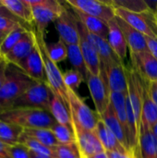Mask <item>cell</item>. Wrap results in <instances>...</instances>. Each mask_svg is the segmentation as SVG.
Here are the masks:
<instances>
[{"instance_id":"30","label":"cell","mask_w":157,"mask_h":158,"mask_svg":"<svg viewBox=\"0 0 157 158\" xmlns=\"http://www.w3.org/2000/svg\"><path fill=\"white\" fill-rule=\"evenodd\" d=\"M26 135L29 137L36 140L37 142L41 143L42 144L54 148L59 143H57L56 137L54 136L51 129H43V128H37V129H26L23 131Z\"/></svg>"},{"instance_id":"20","label":"cell","mask_w":157,"mask_h":158,"mask_svg":"<svg viewBox=\"0 0 157 158\" xmlns=\"http://www.w3.org/2000/svg\"><path fill=\"white\" fill-rule=\"evenodd\" d=\"M99 118L105 122V124L107 126V128L114 133V135L117 137V139L119 141V143L126 148V150L131 156L126 132H125V131H124L121 123L119 122L118 118H117V116L115 114V111H114L112 106L109 105L108 107L106 108V110L104 112V114L101 115Z\"/></svg>"},{"instance_id":"6","label":"cell","mask_w":157,"mask_h":158,"mask_svg":"<svg viewBox=\"0 0 157 158\" xmlns=\"http://www.w3.org/2000/svg\"><path fill=\"white\" fill-rule=\"evenodd\" d=\"M53 91L47 82L33 83L14 103V108H36L49 112Z\"/></svg>"},{"instance_id":"9","label":"cell","mask_w":157,"mask_h":158,"mask_svg":"<svg viewBox=\"0 0 157 158\" xmlns=\"http://www.w3.org/2000/svg\"><path fill=\"white\" fill-rule=\"evenodd\" d=\"M65 3L87 15L110 22L116 18L115 7L109 1L99 0H66Z\"/></svg>"},{"instance_id":"23","label":"cell","mask_w":157,"mask_h":158,"mask_svg":"<svg viewBox=\"0 0 157 158\" xmlns=\"http://www.w3.org/2000/svg\"><path fill=\"white\" fill-rule=\"evenodd\" d=\"M86 32L89 40L93 44V47L95 48L100 57L101 64H107L110 62H122L120 58L117 56V54L113 51L111 46L109 45L107 39H104L100 36L92 34L88 32L87 30Z\"/></svg>"},{"instance_id":"51","label":"cell","mask_w":157,"mask_h":158,"mask_svg":"<svg viewBox=\"0 0 157 158\" xmlns=\"http://www.w3.org/2000/svg\"><path fill=\"white\" fill-rule=\"evenodd\" d=\"M0 57H1V56H0Z\"/></svg>"},{"instance_id":"26","label":"cell","mask_w":157,"mask_h":158,"mask_svg":"<svg viewBox=\"0 0 157 158\" xmlns=\"http://www.w3.org/2000/svg\"><path fill=\"white\" fill-rule=\"evenodd\" d=\"M127 94L123 93L110 92L109 100L117 118L121 123L128 139V119H127Z\"/></svg>"},{"instance_id":"31","label":"cell","mask_w":157,"mask_h":158,"mask_svg":"<svg viewBox=\"0 0 157 158\" xmlns=\"http://www.w3.org/2000/svg\"><path fill=\"white\" fill-rule=\"evenodd\" d=\"M109 2L115 8H120L130 12L142 13L152 10L148 2L144 0H110Z\"/></svg>"},{"instance_id":"4","label":"cell","mask_w":157,"mask_h":158,"mask_svg":"<svg viewBox=\"0 0 157 158\" xmlns=\"http://www.w3.org/2000/svg\"><path fill=\"white\" fill-rule=\"evenodd\" d=\"M31 6L34 30L44 35L46 28L55 22L66 8L65 2L56 0H27Z\"/></svg>"},{"instance_id":"21","label":"cell","mask_w":157,"mask_h":158,"mask_svg":"<svg viewBox=\"0 0 157 158\" xmlns=\"http://www.w3.org/2000/svg\"><path fill=\"white\" fill-rule=\"evenodd\" d=\"M94 131L98 136L105 151H119L122 153L130 154L100 118Z\"/></svg>"},{"instance_id":"15","label":"cell","mask_w":157,"mask_h":158,"mask_svg":"<svg viewBox=\"0 0 157 158\" xmlns=\"http://www.w3.org/2000/svg\"><path fill=\"white\" fill-rule=\"evenodd\" d=\"M17 67H19L31 80L37 82H46L43 62L36 44L31 54L19 62Z\"/></svg>"},{"instance_id":"1","label":"cell","mask_w":157,"mask_h":158,"mask_svg":"<svg viewBox=\"0 0 157 158\" xmlns=\"http://www.w3.org/2000/svg\"><path fill=\"white\" fill-rule=\"evenodd\" d=\"M35 82L19 67L7 63L6 78L0 88V114L11 110L17 99Z\"/></svg>"},{"instance_id":"12","label":"cell","mask_w":157,"mask_h":158,"mask_svg":"<svg viewBox=\"0 0 157 158\" xmlns=\"http://www.w3.org/2000/svg\"><path fill=\"white\" fill-rule=\"evenodd\" d=\"M78 29H79V35H80L79 46L81 51L84 61L86 63L87 69L91 74L98 76L100 75V70H101L100 57L95 48L93 47V44L91 43V41L87 36L86 29L79 19H78Z\"/></svg>"},{"instance_id":"10","label":"cell","mask_w":157,"mask_h":158,"mask_svg":"<svg viewBox=\"0 0 157 158\" xmlns=\"http://www.w3.org/2000/svg\"><path fill=\"white\" fill-rule=\"evenodd\" d=\"M56 29L58 32L59 39L62 40L67 45L79 44L80 35L78 29V19L70 7L66 8L60 17L54 22Z\"/></svg>"},{"instance_id":"33","label":"cell","mask_w":157,"mask_h":158,"mask_svg":"<svg viewBox=\"0 0 157 158\" xmlns=\"http://www.w3.org/2000/svg\"><path fill=\"white\" fill-rule=\"evenodd\" d=\"M51 131L59 144H70L76 143V137L73 128L56 122Z\"/></svg>"},{"instance_id":"17","label":"cell","mask_w":157,"mask_h":158,"mask_svg":"<svg viewBox=\"0 0 157 158\" xmlns=\"http://www.w3.org/2000/svg\"><path fill=\"white\" fill-rule=\"evenodd\" d=\"M32 30L27 31L22 39L12 48V50L3 57L7 63L17 66L31 54L35 46V40Z\"/></svg>"},{"instance_id":"44","label":"cell","mask_w":157,"mask_h":158,"mask_svg":"<svg viewBox=\"0 0 157 158\" xmlns=\"http://www.w3.org/2000/svg\"><path fill=\"white\" fill-rule=\"evenodd\" d=\"M31 158H54L52 156H43V155H39V154H36V153H33L31 151Z\"/></svg>"},{"instance_id":"34","label":"cell","mask_w":157,"mask_h":158,"mask_svg":"<svg viewBox=\"0 0 157 158\" xmlns=\"http://www.w3.org/2000/svg\"><path fill=\"white\" fill-rule=\"evenodd\" d=\"M19 143L23 144L24 146H26L30 151L39 154V155H43V156H52L54 157V151L53 148L47 147L43 144H42L41 143L37 142L36 140L29 137L28 135H26L24 132L21 134Z\"/></svg>"},{"instance_id":"47","label":"cell","mask_w":157,"mask_h":158,"mask_svg":"<svg viewBox=\"0 0 157 158\" xmlns=\"http://www.w3.org/2000/svg\"><path fill=\"white\" fill-rule=\"evenodd\" d=\"M152 129V131H153V133L155 134V136L157 138V122L151 128Z\"/></svg>"},{"instance_id":"40","label":"cell","mask_w":157,"mask_h":158,"mask_svg":"<svg viewBox=\"0 0 157 158\" xmlns=\"http://www.w3.org/2000/svg\"><path fill=\"white\" fill-rule=\"evenodd\" d=\"M0 158H12L10 154V146L0 140Z\"/></svg>"},{"instance_id":"7","label":"cell","mask_w":157,"mask_h":158,"mask_svg":"<svg viewBox=\"0 0 157 158\" xmlns=\"http://www.w3.org/2000/svg\"><path fill=\"white\" fill-rule=\"evenodd\" d=\"M115 10L117 17L122 19L144 36L157 39V15L155 11L135 13L120 8H115Z\"/></svg>"},{"instance_id":"49","label":"cell","mask_w":157,"mask_h":158,"mask_svg":"<svg viewBox=\"0 0 157 158\" xmlns=\"http://www.w3.org/2000/svg\"><path fill=\"white\" fill-rule=\"evenodd\" d=\"M2 6V3H1V0H0V6Z\"/></svg>"},{"instance_id":"41","label":"cell","mask_w":157,"mask_h":158,"mask_svg":"<svg viewBox=\"0 0 157 158\" xmlns=\"http://www.w3.org/2000/svg\"><path fill=\"white\" fill-rule=\"evenodd\" d=\"M148 89L149 93L157 106V81H153V82H148Z\"/></svg>"},{"instance_id":"8","label":"cell","mask_w":157,"mask_h":158,"mask_svg":"<svg viewBox=\"0 0 157 158\" xmlns=\"http://www.w3.org/2000/svg\"><path fill=\"white\" fill-rule=\"evenodd\" d=\"M85 82L87 83L91 97L95 106L96 114L100 117L110 105L109 94L110 91L107 85L106 78L103 69L100 70V75L95 76L88 74Z\"/></svg>"},{"instance_id":"37","label":"cell","mask_w":157,"mask_h":158,"mask_svg":"<svg viewBox=\"0 0 157 158\" xmlns=\"http://www.w3.org/2000/svg\"><path fill=\"white\" fill-rule=\"evenodd\" d=\"M63 80L66 87L74 92H76L81 86V84L85 81L81 73L73 69H68L63 73Z\"/></svg>"},{"instance_id":"11","label":"cell","mask_w":157,"mask_h":158,"mask_svg":"<svg viewBox=\"0 0 157 158\" xmlns=\"http://www.w3.org/2000/svg\"><path fill=\"white\" fill-rule=\"evenodd\" d=\"M101 69L105 72L110 92L128 94V77L123 62L101 64Z\"/></svg>"},{"instance_id":"35","label":"cell","mask_w":157,"mask_h":158,"mask_svg":"<svg viewBox=\"0 0 157 158\" xmlns=\"http://www.w3.org/2000/svg\"><path fill=\"white\" fill-rule=\"evenodd\" d=\"M46 50L49 57L56 64H58L68 58L67 44L60 39L55 43L46 44Z\"/></svg>"},{"instance_id":"14","label":"cell","mask_w":157,"mask_h":158,"mask_svg":"<svg viewBox=\"0 0 157 158\" xmlns=\"http://www.w3.org/2000/svg\"><path fill=\"white\" fill-rule=\"evenodd\" d=\"M132 69L148 82L157 81V60L149 51L130 53Z\"/></svg>"},{"instance_id":"29","label":"cell","mask_w":157,"mask_h":158,"mask_svg":"<svg viewBox=\"0 0 157 158\" xmlns=\"http://www.w3.org/2000/svg\"><path fill=\"white\" fill-rule=\"evenodd\" d=\"M67 47H68V58L71 66L73 67V69L80 72L85 81L90 72L87 69L86 63L84 61L79 44L67 45Z\"/></svg>"},{"instance_id":"25","label":"cell","mask_w":157,"mask_h":158,"mask_svg":"<svg viewBox=\"0 0 157 158\" xmlns=\"http://www.w3.org/2000/svg\"><path fill=\"white\" fill-rule=\"evenodd\" d=\"M49 113L57 123L72 127V118L68 107L54 92L49 106Z\"/></svg>"},{"instance_id":"27","label":"cell","mask_w":157,"mask_h":158,"mask_svg":"<svg viewBox=\"0 0 157 158\" xmlns=\"http://www.w3.org/2000/svg\"><path fill=\"white\" fill-rule=\"evenodd\" d=\"M19 27H24L28 30H32L33 28L19 18H17L15 15H13L6 7L4 6H0V31L9 33L13 30L19 28Z\"/></svg>"},{"instance_id":"24","label":"cell","mask_w":157,"mask_h":158,"mask_svg":"<svg viewBox=\"0 0 157 158\" xmlns=\"http://www.w3.org/2000/svg\"><path fill=\"white\" fill-rule=\"evenodd\" d=\"M1 3L13 15L33 28L32 9L27 0H1Z\"/></svg>"},{"instance_id":"22","label":"cell","mask_w":157,"mask_h":158,"mask_svg":"<svg viewBox=\"0 0 157 158\" xmlns=\"http://www.w3.org/2000/svg\"><path fill=\"white\" fill-rule=\"evenodd\" d=\"M142 79H143V107H142L141 122H143L148 127L152 128L157 122V106L154 102L149 93L148 81H145L143 78Z\"/></svg>"},{"instance_id":"2","label":"cell","mask_w":157,"mask_h":158,"mask_svg":"<svg viewBox=\"0 0 157 158\" xmlns=\"http://www.w3.org/2000/svg\"><path fill=\"white\" fill-rule=\"evenodd\" d=\"M0 120L26 129H51L56 122L45 110L36 108H14L0 114Z\"/></svg>"},{"instance_id":"48","label":"cell","mask_w":157,"mask_h":158,"mask_svg":"<svg viewBox=\"0 0 157 158\" xmlns=\"http://www.w3.org/2000/svg\"><path fill=\"white\" fill-rule=\"evenodd\" d=\"M155 12L156 13V15H157V4H156V6H155Z\"/></svg>"},{"instance_id":"18","label":"cell","mask_w":157,"mask_h":158,"mask_svg":"<svg viewBox=\"0 0 157 158\" xmlns=\"http://www.w3.org/2000/svg\"><path fill=\"white\" fill-rule=\"evenodd\" d=\"M70 8L73 10L76 17L82 23V25L88 31V32L97 35V36H100L104 39H107L108 31H109L108 22H106L103 19H100L98 18L87 15L76 8H73V7H70Z\"/></svg>"},{"instance_id":"5","label":"cell","mask_w":157,"mask_h":158,"mask_svg":"<svg viewBox=\"0 0 157 158\" xmlns=\"http://www.w3.org/2000/svg\"><path fill=\"white\" fill-rule=\"evenodd\" d=\"M68 108L72 118V128H79L86 131H94L99 120V116L94 113L79 94L68 89Z\"/></svg>"},{"instance_id":"50","label":"cell","mask_w":157,"mask_h":158,"mask_svg":"<svg viewBox=\"0 0 157 158\" xmlns=\"http://www.w3.org/2000/svg\"><path fill=\"white\" fill-rule=\"evenodd\" d=\"M1 60H2V57H0V61H1Z\"/></svg>"},{"instance_id":"38","label":"cell","mask_w":157,"mask_h":158,"mask_svg":"<svg viewBox=\"0 0 157 158\" xmlns=\"http://www.w3.org/2000/svg\"><path fill=\"white\" fill-rule=\"evenodd\" d=\"M10 154L12 158H31L30 150L20 143L10 146Z\"/></svg>"},{"instance_id":"39","label":"cell","mask_w":157,"mask_h":158,"mask_svg":"<svg viewBox=\"0 0 157 158\" xmlns=\"http://www.w3.org/2000/svg\"><path fill=\"white\" fill-rule=\"evenodd\" d=\"M146 42H147V46H148L149 52L157 60V39L146 37Z\"/></svg>"},{"instance_id":"45","label":"cell","mask_w":157,"mask_h":158,"mask_svg":"<svg viewBox=\"0 0 157 158\" xmlns=\"http://www.w3.org/2000/svg\"><path fill=\"white\" fill-rule=\"evenodd\" d=\"M91 158H109V157H108V156H107L106 152H105V151H103V152H101V153H99V154H97V155L93 156V157H91Z\"/></svg>"},{"instance_id":"28","label":"cell","mask_w":157,"mask_h":158,"mask_svg":"<svg viewBox=\"0 0 157 158\" xmlns=\"http://www.w3.org/2000/svg\"><path fill=\"white\" fill-rule=\"evenodd\" d=\"M23 131L24 129L19 126L0 120V140L9 146H14L19 143Z\"/></svg>"},{"instance_id":"43","label":"cell","mask_w":157,"mask_h":158,"mask_svg":"<svg viewBox=\"0 0 157 158\" xmlns=\"http://www.w3.org/2000/svg\"><path fill=\"white\" fill-rule=\"evenodd\" d=\"M6 67H7V62L4 58H2V60L0 61V88L5 81V78H6Z\"/></svg>"},{"instance_id":"42","label":"cell","mask_w":157,"mask_h":158,"mask_svg":"<svg viewBox=\"0 0 157 158\" xmlns=\"http://www.w3.org/2000/svg\"><path fill=\"white\" fill-rule=\"evenodd\" d=\"M109 158H132L130 154L119 151H105Z\"/></svg>"},{"instance_id":"19","label":"cell","mask_w":157,"mask_h":158,"mask_svg":"<svg viewBox=\"0 0 157 158\" xmlns=\"http://www.w3.org/2000/svg\"><path fill=\"white\" fill-rule=\"evenodd\" d=\"M108 27H109V31L107 36L108 44L113 49V51L123 62L127 56V50L129 47L126 39L123 35V32L117 23L116 18L110 22H108Z\"/></svg>"},{"instance_id":"46","label":"cell","mask_w":157,"mask_h":158,"mask_svg":"<svg viewBox=\"0 0 157 158\" xmlns=\"http://www.w3.org/2000/svg\"><path fill=\"white\" fill-rule=\"evenodd\" d=\"M7 34H8L7 32L1 31H0V45H1V44L3 43V41L5 40V38L6 37V35H7Z\"/></svg>"},{"instance_id":"36","label":"cell","mask_w":157,"mask_h":158,"mask_svg":"<svg viewBox=\"0 0 157 158\" xmlns=\"http://www.w3.org/2000/svg\"><path fill=\"white\" fill-rule=\"evenodd\" d=\"M54 158H81L77 143L58 144L53 148Z\"/></svg>"},{"instance_id":"3","label":"cell","mask_w":157,"mask_h":158,"mask_svg":"<svg viewBox=\"0 0 157 158\" xmlns=\"http://www.w3.org/2000/svg\"><path fill=\"white\" fill-rule=\"evenodd\" d=\"M35 44L41 54L45 76H46V82L54 92L68 107L69 100H68V88L66 87L63 80V73L60 71L59 68L57 67V64H56L48 56L47 50H46V42L44 40V35L37 32L34 28L32 30ZM69 109V108H68Z\"/></svg>"},{"instance_id":"13","label":"cell","mask_w":157,"mask_h":158,"mask_svg":"<svg viewBox=\"0 0 157 158\" xmlns=\"http://www.w3.org/2000/svg\"><path fill=\"white\" fill-rule=\"evenodd\" d=\"M73 131L81 158H91L105 151L94 131H86L79 128H73Z\"/></svg>"},{"instance_id":"16","label":"cell","mask_w":157,"mask_h":158,"mask_svg":"<svg viewBox=\"0 0 157 158\" xmlns=\"http://www.w3.org/2000/svg\"><path fill=\"white\" fill-rule=\"evenodd\" d=\"M116 20L123 32L130 53H141L149 51L146 42V36H144L142 32L138 31L126 21H124L122 19L117 16Z\"/></svg>"},{"instance_id":"32","label":"cell","mask_w":157,"mask_h":158,"mask_svg":"<svg viewBox=\"0 0 157 158\" xmlns=\"http://www.w3.org/2000/svg\"><path fill=\"white\" fill-rule=\"evenodd\" d=\"M31 30H28L24 27H19L10 31L0 45V56L3 58L9 51H11L12 48L22 39L25 33Z\"/></svg>"}]
</instances>
